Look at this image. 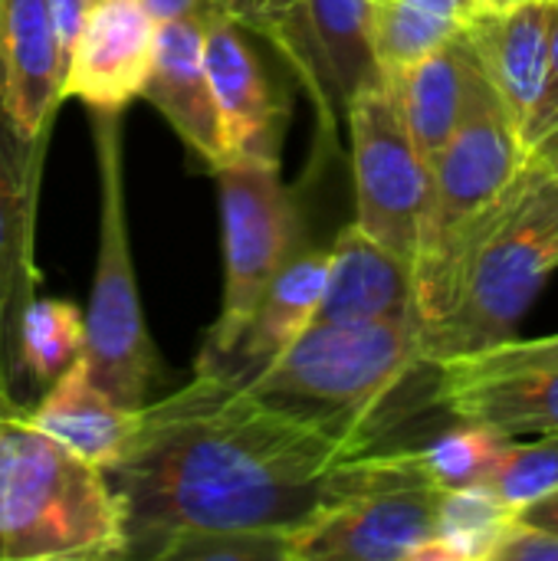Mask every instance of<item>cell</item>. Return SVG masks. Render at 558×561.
<instances>
[{
  "instance_id": "29",
  "label": "cell",
  "mask_w": 558,
  "mask_h": 561,
  "mask_svg": "<svg viewBox=\"0 0 558 561\" xmlns=\"http://www.w3.org/2000/svg\"><path fill=\"white\" fill-rule=\"evenodd\" d=\"M493 561H558V533L516 516L497 546Z\"/></svg>"
},
{
  "instance_id": "18",
  "label": "cell",
  "mask_w": 558,
  "mask_h": 561,
  "mask_svg": "<svg viewBox=\"0 0 558 561\" xmlns=\"http://www.w3.org/2000/svg\"><path fill=\"white\" fill-rule=\"evenodd\" d=\"M329 253V283L316 322L421 319L414 260L375 240L358 220L335 237Z\"/></svg>"
},
{
  "instance_id": "35",
  "label": "cell",
  "mask_w": 558,
  "mask_h": 561,
  "mask_svg": "<svg viewBox=\"0 0 558 561\" xmlns=\"http://www.w3.org/2000/svg\"><path fill=\"white\" fill-rule=\"evenodd\" d=\"M506 3H523V0H490V7H506Z\"/></svg>"
},
{
  "instance_id": "26",
  "label": "cell",
  "mask_w": 558,
  "mask_h": 561,
  "mask_svg": "<svg viewBox=\"0 0 558 561\" xmlns=\"http://www.w3.org/2000/svg\"><path fill=\"white\" fill-rule=\"evenodd\" d=\"M214 7L227 16H234L243 30H253L289 59L303 85L316 95V79L303 39V16H299V0H214Z\"/></svg>"
},
{
  "instance_id": "34",
  "label": "cell",
  "mask_w": 558,
  "mask_h": 561,
  "mask_svg": "<svg viewBox=\"0 0 558 561\" xmlns=\"http://www.w3.org/2000/svg\"><path fill=\"white\" fill-rule=\"evenodd\" d=\"M13 408H23V404H20V401L3 388V381H0V411H13Z\"/></svg>"
},
{
  "instance_id": "10",
  "label": "cell",
  "mask_w": 558,
  "mask_h": 561,
  "mask_svg": "<svg viewBox=\"0 0 558 561\" xmlns=\"http://www.w3.org/2000/svg\"><path fill=\"white\" fill-rule=\"evenodd\" d=\"M46 148L49 131L26 141L0 122V381L20 404L16 345L26 312L39 299L33 233Z\"/></svg>"
},
{
  "instance_id": "11",
  "label": "cell",
  "mask_w": 558,
  "mask_h": 561,
  "mask_svg": "<svg viewBox=\"0 0 558 561\" xmlns=\"http://www.w3.org/2000/svg\"><path fill=\"white\" fill-rule=\"evenodd\" d=\"M158 26L145 0L92 3L66 62V99H79L89 112H125L151 76Z\"/></svg>"
},
{
  "instance_id": "31",
  "label": "cell",
  "mask_w": 558,
  "mask_h": 561,
  "mask_svg": "<svg viewBox=\"0 0 558 561\" xmlns=\"http://www.w3.org/2000/svg\"><path fill=\"white\" fill-rule=\"evenodd\" d=\"M145 3L158 16V23L178 20V16H201V20H207L210 10H217L214 0H145Z\"/></svg>"
},
{
  "instance_id": "7",
  "label": "cell",
  "mask_w": 558,
  "mask_h": 561,
  "mask_svg": "<svg viewBox=\"0 0 558 561\" xmlns=\"http://www.w3.org/2000/svg\"><path fill=\"white\" fill-rule=\"evenodd\" d=\"M224 217V306L201 348L220 358L234 348L273 276L303 247L293 194L280 181V164L234 158L214 168Z\"/></svg>"
},
{
  "instance_id": "5",
  "label": "cell",
  "mask_w": 558,
  "mask_h": 561,
  "mask_svg": "<svg viewBox=\"0 0 558 561\" xmlns=\"http://www.w3.org/2000/svg\"><path fill=\"white\" fill-rule=\"evenodd\" d=\"M421 365H428L421 319L312 322L286 352L240 385L289 411L382 431L391 398Z\"/></svg>"
},
{
  "instance_id": "14",
  "label": "cell",
  "mask_w": 558,
  "mask_h": 561,
  "mask_svg": "<svg viewBox=\"0 0 558 561\" xmlns=\"http://www.w3.org/2000/svg\"><path fill=\"white\" fill-rule=\"evenodd\" d=\"M178 138L214 171L230 161L220 108L204 62V20L178 16L158 26L151 76L141 89Z\"/></svg>"
},
{
  "instance_id": "32",
  "label": "cell",
  "mask_w": 558,
  "mask_h": 561,
  "mask_svg": "<svg viewBox=\"0 0 558 561\" xmlns=\"http://www.w3.org/2000/svg\"><path fill=\"white\" fill-rule=\"evenodd\" d=\"M520 516L529 519V523H536V526H546V529H556L558 533V490L549 493V496H543L539 503L526 506Z\"/></svg>"
},
{
  "instance_id": "2",
  "label": "cell",
  "mask_w": 558,
  "mask_h": 561,
  "mask_svg": "<svg viewBox=\"0 0 558 561\" xmlns=\"http://www.w3.org/2000/svg\"><path fill=\"white\" fill-rule=\"evenodd\" d=\"M125 506L109 473L26 408L0 411V561L125 559Z\"/></svg>"
},
{
  "instance_id": "36",
  "label": "cell",
  "mask_w": 558,
  "mask_h": 561,
  "mask_svg": "<svg viewBox=\"0 0 558 561\" xmlns=\"http://www.w3.org/2000/svg\"><path fill=\"white\" fill-rule=\"evenodd\" d=\"M92 3H99V0H86V7H92Z\"/></svg>"
},
{
  "instance_id": "24",
  "label": "cell",
  "mask_w": 558,
  "mask_h": 561,
  "mask_svg": "<svg viewBox=\"0 0 558 561\" xmlns=\"http://www.w3.org/2000/svg\"><path fill=\"white\" fill-rule=\"evenodd\" d=\"M86 316L69 299H36L16 345V381L23 391H46L86 358Z\"/></svg>"
},
{
  "instance_id": "1",
  "label": "cell",
  "mask_w": 558,
  "mask_h": 561,
  "mask_svg": "<svg viewBox=\"0 0 558 561\" xmlns=\"http://www.w3.org/2000/svg\"><path fill=\"white\" fill-rule=\"evenodd\" d=\"M382 431L289 411L240 381L194 371L141 408L138 434L109 480L125 506L128 556L158 559L194 536H296L339 500L372 486Z\"/></svg>"
},
{
  "instance_id": "8",
  "label": "cell",
  "mask_w": 558,
  "mask_h": 561,
  "mask_svg": "<svg viewBox=\"0 0 558 561\" xmlns=\"http://www.w3.org/2000/svg\"><path fill=\"white\" fill-rule=\"evenodd\" d=\"M355 168V220L385 247L418 263L434 204V168L418 151L385 79L345 105Z\"/></svg>"
},
{
  "instance_id": "25",
  "label": "cell",
  "mask_w": 558,
  "mask_h": 561,
  "mask_svg": "<svg viewBox=\"0 0 558 561\" xmlns=\"http://www.w3.org/2000/svg\"><path fill=\"white\" fill-rule=\"evenodd\" d=\"M490 486L503 496V503L516 513L539 503L558 490V431L543 434L539 440L520 444L513 440L503 460L497 463Z\"/></svg>"
},
{
  "instance_id": "23",
  "label": "cell",
  "mask_w": 558,
  "mask_h": 561,
  "mask_svg": "<svg viewBox=\"0 0 558 561\" xmlns=\"http://www.w3.org/2000/svg\"><path fill=\"white\" fill-rule=\"evenodd\" d=\"M516 516L490 483L447 490L441 496L437 536L418 549L414 561H493Z\"/></svg>"
},
{
  "instance_id": "27",
  "label": "cell",
  "mask_w": 558,
  "mask_h": 561,
  "mask_svg": "<svg viewBox=\"0 0 558 561\" xmlns=\"http://www.w3.org/2000/svg\"><path fill=\"white\" fill-rule=\"evenodd\" d=\"M164 561H293V536L214 533L178 542Z\"/></svg>"
},
{
  "instance_id": "20",
  "label": "cell",
  "mask_w": 558,
  "mask_h": 561,
  "mask_svg": "<svg viewBox=\"0 0 558 561\" xmlns=\"http://www.w3.org/2000/svg\"><path fill=\"white\" fill-rule=\"evenodd\" d=\"M30 417L53 440L109 473L138 434L141 408H125L109 398L92 381L82 358L39 394V401L30 408Z\"/></svg>"
},
{
  "instance_id": "33",
  "label": "cell",
  "mask_w": 558,
  "mask_h": 561,
  "mask_svg": "<svg viewBox=\"0 0 558 561\" xmlns=\"http://www.w3.org/2000/svg\"><path fill=\"white\" fill-rule=\"evenodd\" d=\"M529 158H533L536 164H543V168L558 181V128L553 135H546V138L529 151Z\"/></svg>"
},
{
  "instance_id": "13",
  "label": "cell",
  "mask_w": 558,
  "mask_h": 561,
  "mask_svg": "<svg viewBox=\"0 0 558 561\" xmlns=\"http://www.w3.org/2000/svg\"><path fill=\"white\" fill-rule=\"evenodd\" d=\"M66 53L53 0H0V122L33 141L66 102Z\"/></svg>"
},
{
  "instance_id": "3",
  "label": "cell",
  "mask_w": 558,
  "mask_h": 561,
  "mask_svg": "<svg viewBox=\"0 0 558 561\" xmlns=\"http://www.w3.org/2000/svg\"><path fill=\"white\" fill-rule=\"evenodd\" d=\"M526 158L520 125L477 62L470 108L434 161V204L414 263L421 325L451 309L470 256L516 204Z\"/></svg>"
},
{
  "instance_id": "22",
  "label": "cell",
  "mask_w": 558,
  "mask_h": 561,
  "mask_svg": "<svg viewBox=\"0 0 558 561\" xmlns=\"http://www.w3.org/2000/svg\"><path fill=\"white\" fill-rule=\"evenodd\" d=\"M513 440L520 437H510L487 424L460 421V427L444 431L421 447L385 450V460L401 480L447 493V490L490 483L497 463L503 460Z\"/></svg>"
},
{
  "instance_id": "15",
  "label": "cell",
  "mask_w": 558,
  "mask_h": 561,
  "mask_svg": "<svg viewBox=\"0 0 558 561\" xmlns=\"http://www.w3.org/2000/svg\"><path fill=\"white\" fill-rule=\"evenodd\" d=\"M556 26L558 0H523L506 7L487 3L464 26V39L470 43L483 76L520 128L539 99Z\"/></svg>"
},
{
  "instance_id": "12",
  "label": "cell",
  "mask_w": 558,
  "mask_h": 561,
  "mask_svg": "<svg viewBox=\"0 0 558 561\" xmlns=\"http://www.w3.org/2000/svg\"><path fill=\"white\" fill-rule=\"evenodd\" d=\"M204 62L224 122L230 161H273L280 164L283 135L289 125V102L263 69L243 26L210 10L204 20Z\"/></svg>"
},
{
  "instance_id": "6",
  "label": "cell",
  "mask_w": 558,
  "mask_h": 561,
  "mask_svg": "<svg viewBox=\"0 0 558 561\" xmlns=\"http://www.w3.org/2000/svg\"><path fill=\"white\" fill-rule=\"evenodd\" d=\"M99 161V256L86 312V365L92 381L125 408H145L158 378V352L148 335L125 217L122 112H92Z\"/></svg>"
},
{
  "instance_id": "21",
  "label": "cell",
  "mask_w": 558,
  "mask_h": 561,
  "mask_svg": "<svg viewBox=\"0 0 558 561\" xmlns=\"http://www.w3.org/2000/svg\"><path fill=\"white\" fill-rule=\"evenodd\" d=\"M474 76L477 56L460 33L431 56H424L421 62H414L411 69L398 72L395 79H385L398 99V108L418 151L431 168L437 154L451 145L470 108Z\"/></svg>"
},
{
  "instance_id": "19",
  "label": "cell",
  "mask_w": 558,
  "mask_h": 561,
  "mask_svg": "<svg viewBox=\"0 0 558 561\" xmlns=\"http://www.w3.org/2000/svg\"><path fill=\"white\" fill-rule=\"evenodd\" d=\"M375 0H299L303 39L316 79V105L322 108L326 128L332 108L345 112L349 99L368 82L382 79L372 46Z\"/></svg>"
},
{
  "instance_id": "9",
  "label": "cell",
  "mask_w": 558,
  "mask_h": 561,
  "mask_svg": "<svg viewBox=\"0 0 558 561\" xmlns=\"http://www.w3.org/2000/svg\"><path fill=\"white\" fill-rule=\"evenodd\" d=\"M441 490L401 480L385 450L372 457V486L339 500L293 536V561H414L437 536Z\"/></svg>"
},
{
  "instance_id": "17",
  "label": "cell",
  "mask_w": 558,
  "mask_h": 561,
  "mask_svg": "<svg viewBox=\"0 0 558 561\" xmlns=\"http://www.w3.org/2000/svg\"><path fill=\"white\" fill-rule=\"evenodd\" d=\"M434 404L457 421L487 424L510 437H543L558 431V365L483 371L444 362L437 365Z\"/></svg>"
},
{
  "instance_id": "4",
  "label": "cell",
  "mask_w": 558,
  "mask_h": 561,
  "mask_svg": "<svg viewBox=\"0 0 558 561\" xmlns=\"http://www.w3.org/2000/svg\"><path fill=\"white\" fill-rule=\"evenodd\" d=\"M558 266V181L533 158L510 214L470 256L451 309L421 325L431 368L516 342L520 322Z\"/></svg>"
},
{
  "instance_id": "30",
  "label": "cell",
  "mask_w": 558,
  "mask_h": 561,
  "mask_svg": "<svg viewBox=\"0 0 558 561\" xmlns=\"http://www.w3.org/2000/svg\"><path fill=\"white\" fill-rule=\"evenodd\" d=\"M558 128V26L553 36V53H549V66H546V79L539 89V99L529 112V118L520 128V138L526 145V151H533L546 135H553Z\"/></svg>"
},
{
  "instance_id": "16",
  "label": "cell",
  "mask_w": 558,
  "mask_h": 561,
  "mask_svg": "<svg viewBox=\"0 0 558 561\" xmlns=\"http://www.w3.org/2000/svg\"><path fill=\"white\" fill-rule=\"evenodd\" d=\"M329 250L303 243L260 296L234 348L220 358H197V371H210L230 381H250L260 368H266L316 322L329 283Z\"/></svg>"
},
{
  "instance_id": "28",
  "label": "cell",
  "mask_w": 558,
  "mask_h": 561,
  "mask_svg": "<svg viewBox=\"0 0 558 561\" xmlns=\"http://www.w3.org/2000/svg\"><path fill=\"white\" fill-rule=\"evenodd\" d=\"M460 365L470 368H483V371H500V368H526V365H558V335L546 339H533V342H506L500 348L480 352V355H467V358H454Z\"/></svg>"
}]
</instances>
